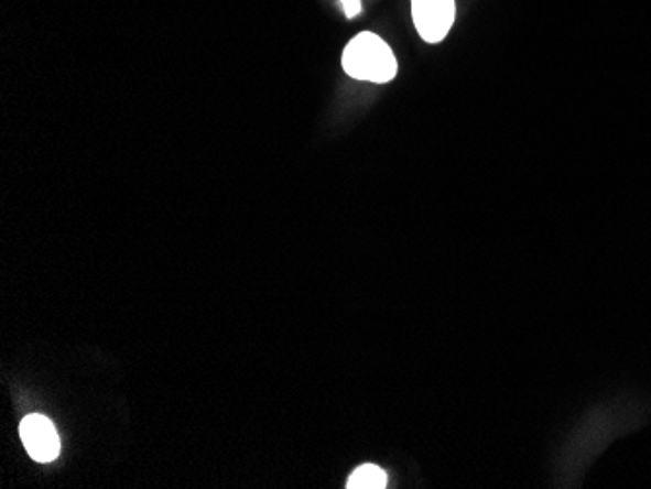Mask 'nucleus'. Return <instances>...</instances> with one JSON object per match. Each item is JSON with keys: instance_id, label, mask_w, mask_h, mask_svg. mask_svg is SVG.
<instances>
[{"instance_id": "1", "label": "nucleus", "mask_w": 651, "mask_h": 489, "mask_svg": "<svg viewBox=\"0 0 651 489\" xmlns=\"http://www.w3.org/2000/svg\"><path fill=\"white\" fill-rule=\"evenodd\" d=\"M341 67L356 80L387 85L397 76L398 61L381 35L361 32L347 43L341 53Z\"/></svg>"}, {"instance_id": "2", "label": "nucleus", "mask_w": 651, "mask_h": 489, "mask_svg": "<svg viewBox=\"0 0 651 489\" xmlns=\"http://www.w3.org/2000/svg\"><path fill=\"white\" fill-rule=\"evenodd\" d=\"M412 18L423 42H443L455 24L457 2L455 0H412Z\"/></svg>"}, {"instance_id": "3", "label": "nucleus", "mask_w": 651, "mask_h": 489, "mask_svg": "<svg viewBox=\"0 0 651 489\" xmlns=\"http://www.w3.org/2000/svg\"><path fill=\"white\" fill-rule=\"evenodd\" d=\"M20 437L26 447L28 455L35 463H53L61 453V441L57 430L45 415L32 414L20 423Z\"/></svg>"}, {"instance_id": "4", "label": "nucleus", "mask_w": 651, "mask_h": 489, "mask_svg": "<svg viewBox=\"0 0 651 489\" xmlns=\"http://www.w3.org/2000/svg\"><path fill=\"white\" fill-rule=\"evenodd\" d=\"M389 483L387 472L375 465L359 466L347 480V489H384Z\"/></svg>"}, {"instance_id": "5", "label": "nucleus", "mask_w": 651, "mask_h": 489, "mask_svg": "<svg viewBox=\"0 0 651 489\" xmlns=\"http://www.w3.org/2000/svg\"><path fill=\"white\" fill-rule=\"evenodd\" d=\"M341 7L347 18H356L361 12V0H341Z\"/></svg>"}]
</instances>
